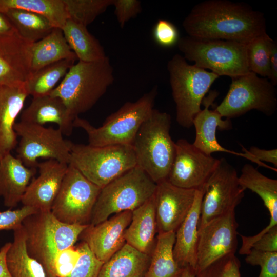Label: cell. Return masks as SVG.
<instances>
[{
	"mask_svg": "<svg viewBox=\"0 0 277 277\" xmlns=\"http://www.w3.org/2000/svg\"><path fill=\"white\" fill-rule=\"evenodd\" d=\"M28 95L25 83L15 86L0 85V159L17 146L14 125Z\"/></svg>",
	"mask_w": 277,
	"mask_h": 277,
	"instance_id": "44dd1931",
	"label": "cell"
},
{
	"mask_svg": "<svg viewBox=\"0 0 277 277\" xmlns=\"http://www.w3.org/2000/svg\"><path fill=\"white\" fill-rule=\"evenodd\" d=\"M21 9L41 15L54 28L62 29L68 19L63 0H0V12Z\"/></svg>",
	"mask_w": 277,
	"mask_h": 277,
	"instance_id": "1f68e13d",
	"label": "cell"
},
{
	"mask_svg": "<svg viewBox=\"0 0 277 277\" xmlns=\"http://www.w3.org/2000/svg\"><path fill=\"white\" fill-rule=\"evenodd\" d=\"M156 94L157 88L154 87L136 101L125 103L99 127L78 116L74 120V127L86 132L90 146L132 145L138 129L153 109Z\"/></svg>",
	"mask_w": 277,
	"mask_h": 277,
	"instance_id": "5b68a950",
	"label": "cell"
},
{
	"mask_svg": "<svg viewBox=\"0 0 277 277\" xmlns=\"http://www.w3.org/2000/svg\"><path fill=\"white\" fill-rule=\"evenodd\" d=\"M68 18L86 27L104 13L113 0H63Z\"/></svg>",
	"mask_w": 277,
	"mask_h": 277,
	"instance_id": "e575fe53",
	"label": "cell"
},
{
	"mask_svg": "<svg viewBox=\"0 0 277 277\" xmlns=\"http://www.w3.org/2000/svg\"><path fill=\"white\" fill-rule=\"evenodd\" d=\"M151 256L127 243L104 263L98 277H145Z\"/></svg>",
	"mask_w": 277,
	"mask_h": 277,
	"instance_id": "4316f807",
	"label": "cell"
},
{
	"mask_svg": "<svg viewBox=\"0 0 277 277\" xmlns=\"http://www.w3.org/2000/svg\"><path fill=\"white\" fill-rule=\"evenodd\" d=\"M16 32L15 28L6 15L0 12V36L10 35Z\"/></svg>",
	"mask_w": 277,
	"mask_h": 277,
	"instance_id": "c3c4849f",
	"label": "cell"
},
{
	"mask_svg": "<svg viewBox=\"0 0 277 277\" xmlns=\"http://www.w3.org/2000/svg\"><path fill=\"white\" fill-rule=\"evenodd\" d=\"M247 152L255 157L258 161L272 163L274 167H277V149L266 150L256 146L251 147Z\"/></svg>",
	"mask_w": 277,
	"mask_h": 277,
	"instance_id": "f6af8a7d",
	"label": "cell"
},
{
	"mask_svg": "<svg viewBox=\"0 0 277 277\" xmlns=\"http://www.w3.org/2000/svg\"><path fill=\"white\" fill-rule=\"evenodd\" d=\"M245 189L241 185L236 169L225 158L204 185L198 228L211 219L232 210L241 203Z\"/></svg>",
	"mask_w": 277,
	"mask_h": 277,
	"instance_id": "4fadbf2b",
	"label": "cell"
},
{
	"mask_svg": "<svg viewBox=\"0 0 277 277\" xmlns=\"http://www.w3.org/2000/svg\"><path fill=\"white\" fill-rule=\"evenodd\" d=\"M112 5L114 6V13L122 28L142 10L141 2L137 0H113Z\"/></svg>",
	"mask_w": 277,
	"mask_h": 277,
	"instance_id": "ee69618b",
	"label": "cell"
},
{
	"mask_svg": "<svg viewBox=\"0 0 277 277\" xmlns=\"http://www.w3.org/2000/svg\"><path fill=\"white\" fill-rule=\"evenodd\" d=\"M246 255L247 263L261 267L258 277H277V252H263L251 249Z\"/></svg>",
	"mask_w": 277,
	"mask_h": 277,
	"instance_id": "ab89813d",
	"label": "cell"
},
{
	"mask_svg": "<svg viewBox=\"0 0 277 277\" xmlns=\"http://www.w3.org/2000/svg\"><path fill=\"white\" fill-rule=\"evenodd\" d=\"M23 226L13 230V239L6 254L12 277H46L43 266L28 253Z\"/></svg>",
	"mask_w": 277,
	"mask_h": 277,
	"instance_id": "f546056e",
	"label": "cell"
},
{
	"mask_svg": "<svg viewBox=\"0 0 277 277\" xmlns=\"http://www.w3.org/2000/svg\"><path fill=\"white\" fill-rule=\"evenodd\" d=\"M179 50L186 60L208 69L219 76L231 78L249 73L246 44L230 41L203 39L188 35L179 38Z\"/></svg>",
	"mask_w": 277,
	"mask_h": 277,
	"instance_id": "ba28073f",
	"label": "cell"
},
{
	"mask_svg": "<svg viewBox=\"0 0 277 277\" xmlns=\"http://www.w3.org/2000/svg\"><path fill=\"white\" fill-rule=\"evenodd\" d=\"M204 192V186L196 189L192 206L175 231L173 255L183 268L190 267L196 269L198 224Z\"/></svg>",
	"mask_w": 277,
	"mask_h": 277,
	"instance_id": "7402d4cb",
	"label": "cell"
},
{
	"mask_svg": "<svg viewBox=\"0 0 277 277\" xmlns=\"http://www.w3.org/2000/svg\"><path fill=\"white\" fill-rule=\"evenodd\" d=\"M175 232L158 233L145 277H181L183 271L174 259Z\"/></svg>",
	"mask_w": 277,
	"mask_h": 277,
	"instance_id": "4dcf8cb0",
	"label": "cell"
},
{
	"mask_svg": "<svg viewBox=\"0 0 277 277\" xmlns=\"http://www.w3.org/2000/svg\"><path fill=\"white\" fill-rule=\"evenodd\" d=\"M4 14L18 34L31 43L43 38L54 28L45 17L24 10L11 9Z\"/></svg>",
	"mask_w": 277,
	"mask_h": 277,
	"instance_id": "d6a6232c",
	"label": "cell"
},
{
	"mask_svg": "<svg viewBox=\"0 0 277 277\" xmlns=\"http://www.w3.org/2000/svg\"><path fill=\"white\" fill-rule=\"evenodd\" d=\"M75 118L61 98L48 94L33 97L22 112L20 121L41 125L54 123L64 135L69 136L72 133Z\"/></svg>",
	"mask_w": 277,
	"mask_h": 277,
	"instance_id": "cb8c5ba5",
	"label": "cell"
},
{
	"mask_svg": "<svg viewBox=\"0 0 277 277\" xmlns=\"http://www.w3.org/2000/svg\"><path fill=\"white\" fill-rule=\"evenodd\" d=\"M30 54L31 74L62 60L75 61L77 59L68 44L62 29L58 28H54L43 38L32 43Z\"/></svg>",
	"mask_w": 277,
	"mask_h": 277,
	"instance_id": "484cf974",
	"label": "cell"
},
{
	"mask_svg": "<svg viewBox=\"0 0 277 277\" xmlns=\"http://www.w3.org/2000/svg\"><path fill=\"white\" fill-rule=\"evenodd\" d=\"M88 225L64 223L51 211H38L24 220L22 226L27 251L43 266L46 277H52L53 262L56 254L74 246Z\"/></svg>",
	"mask_w": 277,
	"mask_h": 277,
	"instance_id": "277c9868",
	"label": "cell"
},
{
	"mask_svg": "<svg viewBox=\"0 0 277 277\" xmlns=\"http://www.w3.org/2000/svg\"><path fill=\"white\" fill-rule=\"evenodd\" d=\"M175 144V156L167 180L183 188H202L217 168L220 159L205 153L185 139H179Z\"/></svg>",
	"mask_w": 277,
	"mask_h": 277,
	"instance_id": "9a60e30c",
	"label": "cell"
},
{
	"mask_svg": "<svg viewBox=\"0 0 277 277\" xmlns=\"http://www.w3.org/2000/svg\"><path fill=\"white\" fill-rule=\"evenodd\" d=\"M155 42L163 47H171L177 44L180 38L176 27L165 19H159L153 29Z\"/></svg>",
	"mask_w": 277,
	"mask_h": 277,
	"instance_id": "7bdbcfd3",
	"label": "cell"
},
{
	"mask_svg": "<svg viewBox=\"0 0 277 277\" xmlns=\"http://www.w3.org/2000/svg\"><path fill=\"white\" fill-rule=\"evenodd\" d=\"M68 166L51 159L38 163V175L27 187L21 200L23 206L40 211H51Z\"/></svg>",
	"mask_w": 277,
	"mask_h": 277,
	"instance_id": "d6986e66",
	"label": "cell"
},
{
	"mask_svg": "<svg viewBox=\"0 0 277 277\" xmlns=\"http://www.w3.org/2000/svg\"><path fill=\"white\" fill-rule=\"evenodd\" d=\"M101 189L69 164L51 211L64 223L88 225Z\"/></svg>",
	"mask_w": 277,
	"mask_h": 277,
	"instance_id": "8fae6325",
	"label": "cell"
},
{
	"mask_svg": "<svg viewBox=\"0 0 277 277\" xmlns=\"http://www.w3.org/2000/svg\"><path fill=\"white\" fill-rule=\"evenodd\" d=\"M80 256L76 246H71L60 251L52 265V277H66L72 270Z\"/></svg>",
	"mask_w": 277,
	"mask_h": 277,
	"instance_id": "60d3db41",
	"label": "cell"
},
{
	"mask_svg": "<svg viewBox=\"0 0 277 277\" xmlns=\"http://www.w3.org/2000/svg\"><path fill=\"white\" fill-rule=\"evenodd\" d=\"M196 270L190 267L184 268L181 277H195Z\"/></svg>",
	"mask_w": 277,
	"mask_h": 277,
	"instance_id": "681fc988",
	"label": "cell"
},
{
	"mask_svg": "<svg viewBox=\"0 0 277 277\" xmlns=\"http://www.w3.org/2000/svg\"><path fill=\"white\" fill-rule=\"evenodd\" d=\"M132 219V211H125L94 225L89 224L80 238L97 259L107 261L126 243L125 231Z\"/></svg>",
	"mask_w": 277,
	"mask_h": 277,
	"instance_id": "ac0fdd59",
	"label": "cell"
},
{
	"mask_svg": "<svg viewBox=\"0 0 277 277\" xmlns=\"http://www.w3.org/2000/svg\"><path fill=\"white\" fill-rule=\"evenodd\" d=\"M240 236L242 240L240 254H247L251 249L263 252H277V226L261 235Z\"/></svg>",
	"mask_w": 277,
	"mask_h": 277,
	"instance_id": "f35d334b",
	"label": "cell"
},
{
	"mask_svg": "<svg viewBox=\"0 0 277 277\" xmlns=\"http://www.w3.org/2000/svg\"><path fill=\"white\" fill-rule=\"evenodd\" d=\"M74 63L71 60H62L31 74L25 83L29 95L36 97L49 94Z\"/></svg>",
	"mask_w": 277,
	"mask_h": 277,
	"instance_id": "836d02e7",
	"label": "cell"
},
{
	"mask_svg": "<svg viewBox=\"0 0 277 277\" xmlns=\"http://www.w3.org/2000/svg\"><path fill=\"white\" fill-rule=\"evenodd\" d=\"M172 95L176 107V120L182 127L193 126L195 116L211 85L219 78L216 74L189 64L179 54L167 63Z\"/></svg>",
	"mask_w": 277,
	"mask_h": 277,
	"instance_id": "8992f818",
	"label": "cell"
},
{
	"mask_svg": "<svg viewBox=\"0 0 277 277\" xmlns=\"http://www.w3.org/2000/svg\"><path fill=\"white\" fill-rule=\"evenodd\" d=\"M191 37L247 44L267 34L264 14L243 2L206 0L195 5L183 22Z\"/></svg>",
	"mask_w": 277,
	"mask_h": 277,
	"instance_id": "6da1fadb",
	"label": "cell"
},
{
	"mask_svg": "<svg viewBox=\"0 0 277 277\" xmlns=\"http://www.w3.org/2000/svg\"><path fill=\"white\" fill-rule=\"evenodd\" d=\"M36 172V168L26 167L11 153L0 159V197L5 206L12 209L22 197Z\"/></svg>",
	"mask_w": 277,
	"mask_h": 277,
	"instance_id": "603a6c76",
	"label": "cell"
},
{
	"mask_svg": "<svg viewBox=\"0 0 277 277\" xmlns=\"http://www.w3.org/2000/svg\"><path fill=\"white\" fill-rule=\"evenodd\" d=\"M277 108L275 86L266 78L253 72L231 78L228 92L215 110L221 116L231 119L251 110L270 116Z\"/></svg>",
	"mask_w": 277,
	"mask_h": 277,
	"instance_id": "30bf717a",
	"label": "cell"
},
{
	"mask_svg": "<svg viewBox=\"0 0 277 277\" xmlns=\"http://www.w3.org/2000/svg\"><path fill=\"white\" fill-rule=\"evenodd\" d=\"M171 116L153 109L132 144L136 166L156 184L167 180L174 160L175 144L170 135Z\"/></svg>",
	"mask_w": 277,
	"mask_h": 277,
	"instance_id": "3957f363",
	"label": "cell"
},
{
	"mask_svg": "<svg viewBox=\"0 0 277 277\" xmlns=\"http://www.w3.org/2000/svg\"><path fill=\"white\" fill-rule=\"evenodd\" d=\"M14 130L20 137L16 157L26 167L37 168L40 158L70 164L71 142L64 138L59 128L19 121Z\"/></svg>",
	"mask_w": 277,
	"mask_h": 277,
	"instance_id": "7c38bea8",
	"label": "cell"
},
{
	"mask_svg": "<svg viewBox=\"0 0 277 277\" xmlns=\"http://www.w3.org/2000/svg\"><path fill=\"white\" fill-rule=\"evenodd\" d=\"M156 186L143 170L135 166L101 188L89 224H97L113 214L133 211L154 195Z\"/></svg>",
	"mask_w": 277,
	"mask_h": 277,
	"instance_id": "52a82bcc",
	"label": "cell"
},
{
	"mask_svg": "<svg viewBox=\"0 0 277 277\" xmlns=\"http://www.w3.org/2000/svg\"><path fill=\"white\" fill-rule=\"evenodd\" d=\"M11 242L6 243L0 248V277H12L8 268L6 254Z\"/></svg>",
	"mask_w": 277,
	"mask_h": 277,
	"instance_id": "7dc6e473",
	"label": "cell"
},
{
	"mask_svg": "<svg viewBox=\"0 0 277 277\" xmlns=\"http://www.w3.org/2000/svg\"><path fill=\"white\" fill-rule=\"evenodd\" d=\"M157 232L154 195L142 206L132 211L131 222L127 228L126 243L151 256Z\"/></svg>",
	"mask_w": 277,
	"mask_h": 277,
	"instance_id": "d4e9b609",
	"label": "cell"
},
{
	"mask_svg": "<svg viewBox=\"0 0 277 277\" xmlns=\"http://www.w3.org/2000/svg\"><path fill=\"white\" fill-rule=\"evenodd\" d=\"M238 226L234 210L211 219L198 228L196 272L221 258L235 254Z\"/></svg>",
	"mask_w": 277,
	"mask_h": 277,
	"instance_id": "5bb4252c",
	"label": "cell"
},
{
	"mask_svg": "<svg viewBox=\"0 0 277 277\" xmlns=\"http://www.w3.org/2000/svg\"><path fill=\"white\" fill-rule=\"evenodd\" d=\"M239 181L245 190L257 194L268 209L270 222L264 229L268 231L277 226V180L265 176L252 165L246 164L241 169Z\"/></svg>",
	"mask_w": 277,
	"mask_h": 277,
	"instance_id": "83f0119b",
	"label": "cell"
},
{
	"mask_svg": "<svg viewBox=\"0 0 277 277\" xmlns=\"http://www.w3.org/2000/svg\"><path fill=\"white\" fill-rule=\"evenodd\" d=\"M114 81L113 68L108 57L94 62L78 61L49 94L61 98L76 117L91 109Z\"/></svg>",
	"mask_w": 277,
	"mask_h": 277,
	"instance_id": "7a4b0ae2",
	"label": "cell"
},
{
	"mask_svg": "<svg viewBox=\"0 0 277 277\" xmlns=\"http://www.w3.org/2000/svg\"><path fill=\"white\" fill-rule=\"evenodd\" d=\"M62 30L79 61L94 62L107 56L99 41L88 31L87 27L68 18Z\"/></svg>",
	"mask_w": 277,
	"mask_h": 277,
	"instance_id": "f1b7e54d",
	"label": "cell"
},
{
	"mask_svg": "<svg viewBox=\"0 0 277 277\" xmlns=\"http://www.w3.org/2000/svg\"><path fill=\"white\" fill-rule=\"evenodd\" d=\"M31 43L17 32L0 36V85L19 86L31 74Z\"/></svg>",
	"mask_w": 277,
	"mask_h": 277,
	"instance_id": "ffe728a7",
	"label": "cell"
},
{
	"mask_svg": "<svg viewBox=\"0 0 277 277\" xmlns=\"http://www.w3.org/2000/svg\"><path fill=\"white\" fill-rule=\"evenodd\" d=\"M195 190L167 180L157 184L154 198L158 233L176 231L192 206Z\"/></svg>",
	"mask_w": 277,
	"mask_h": 277,
	"instance_id": "e0dca14e",
	"label": "cell"
},
{
	"mask_svg": "<svg viewBox=\"0 0 277 277\" xmlns=\"http://www.w3.org/2000/svg\"><path fill=\"white\" fill-rule=\"evenodd\" d=\"M274 86L277 84V44L272 41L270 46L269 75L268 78Z\"/></svg>",
	"mask_w": 277,
	"mask_h": 277,
	"instance_id": "bcb514c9",
	"label": "cell"
},
{
	"mask_svg": "<svg viewBox=\"0 0 277 277\" xmlns=\"http://www.w3.org/2000/svg\"><path fill=\"white\" fill-rule=\"evenodd\" d=\"M240 267L235 254H228L196 271L195 277H241Z\"/></svg>",
	"mask_w": 277,
	"mask_h": 277,
	"instance_id": "8d00e7d4",
	"label": "cell"
},
{
	"mask_svg": "<svg viewBox=\"0 0 277 277\" xmlns=\"http://www.w3.org/2000/svg\"><path fill=\"white\" fill-rule=\"evenodd\" d=\"M218 94L215 90L210 91L203 100L204 108L201 109L193 121V126L195 129V137L193 145L208 155L216 152H226L243 157L259 166L265 167L264 163L260 162L249 154L245 147H242L243 152H237L227 149L219 143L216 136V130H230L232 128V123L230 119L223 120L221 115L215 109H209Z\"/></svg>",
	"mask_w": 277,
	"mask_h": 277,
	"instance_id": "2e32d148",
	"label": "cell"
},
{
	"mask_svg": "<svg viewBox=\"0 0 277 277\" xmlns=\"http://www.w3.org/2000/svg\"><path fill=\"white\" fill-rule=\"evenodd\" d=\"M37 211L35 208L28 206H23L16 209L0 210V231H13L21 227L26 217Z\"/></svg>",
	"mask_w": 277,
	"mask_h": 277,
	"instance_id": "b9f144b4",
	"label": "cell"
},
{
	"mask_svg": "<svg viewBox=\"0 0 277 277\" xmlns=\"http://www.w3.org/2000/svg\"><path fill=\"white\" fill-rule=\"evenodd\" d=\"M272 41L267 34L246 44L247 62L250 72L268 78L270 46Z\"/></svg>",
	"mask_w": 277,
	"mask_h": 277,
	"instance_id": "d590c367",
	"label": "cell"
},
{
	"mask_svg": "<svg viewBox=\"0 0 277 277\" xmlns=\"http://www.w3.org/2000/svg\"><path fill=\"white\" fill-rule=\"evenodd\" d=\"M70 164L101 188L136 166L132 145L92 146L71 142Z\"/></svg>",
	"mask_w": 277,
	"mask_h": 277,
	"instance_id": "9c48e42d",
	"label": "cell"
},
{
	"mask_svg": "<svg viewBox=\"0 0 277 277\" xmlns=\"http://www.w3.org/2000/svg\"><path fill=\"white\" fill-rule=\"evenodd\" d=\"M76 247L80 256L72 270L66 277H98L104 263L96 258L85 242L82 241Z\"/></svg>",
	"mask_w": 277,
	"mask_h": 277,
	"instance_id": "74e56055",
	"label": "cell"
}]
</instances>
